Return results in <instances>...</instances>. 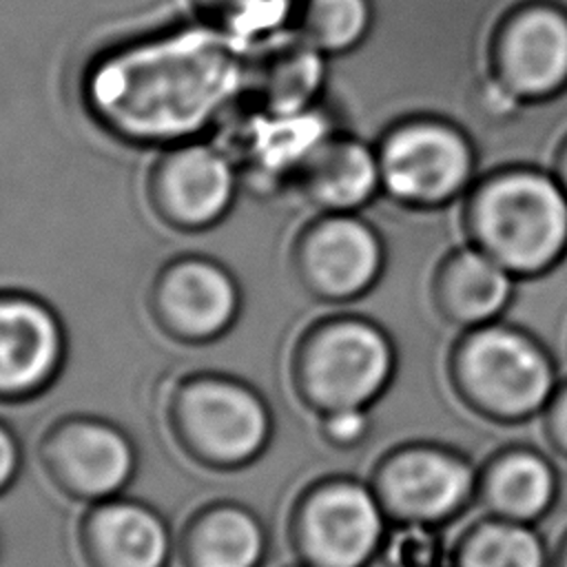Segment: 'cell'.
<instances>
[{
  "label": "cell",
  "mask_w": 567,
  "mask_h": 567,
  "mask_svg": "<svg viewBox=\"0 0 567 567\" xmlns=\"http://www.w3.org/2000/svg\"><path fill=\"white\" fill-rule=\"evenodd\" d=\"M567 0H372L361 47L339 55L354 91L348 133L370 142L416 117L465 135L474 188L509 168L556 175L567 146V86L525 100L496 71V40L518 9Z\"/></svg>",
  "instance_id": "obj_1"
},
{
  "label": "cell",
  "mask_w": 567,
  "mask_h": 567,
  "mask_svg": "<svg viewBox=\"0 0 567 567\" xmlns=\"http://www.w3.org/2000/svg\"><path fill=\"white\" fill-rule=\"evenodd\" d=\"M445 374L472 414L507 427L540 419L560 383L549 343L503 319L454 334Z\"/></svg>",
  "instance_id": "obj_2"
},
{
  "label": "cell",
  "mask_w": 567,
  "mask_h": 567,
  "mask_svg": "<svg viewBox=\"0 0 567 567\" xmlns=\"http://www.w3.org/2000/svg\"><path fill=\"white\" fill-rule=\"evenodd\" d=\"M467 224L474 244L501 266L534 275L567 248V190L545 171H501L470 193Z\"/></svg>",
  "instance_id": "obj_3"
},
{
  "label": "cell",
  "mask_w": 567,
  "mask_h": 567,
  "mask_svg": "<svg viewBox=\"0 0 567 567\" xmlns=\"http://www.w3.org/2000/svg\"><path fill=\"white\" fill-rule=\"evenodd\" d=\"M478 465L461 450L412 441L392 450L377 472V496L401 527L441 529L476 503Z\"/></svg>",
  "instance_id": "obj_4"
},
{
  "label": "cell",
  "mask_w": 567,
  "mask_h": 567,
  "mask_svg": "<svg viewBox=\"0 0 567 567\" xmlns=\"http://www.w3.org/2000/svg\"><path fill=\"white\" fill-rule=\"evenodd\" d=\"M381 190L412 206H436L474 190V153L454 126L416 117L377 144Z\"/></svg>",
  "instance_id": "obj_5"
},
{
  "label": "cell",
  "mask_w": 567,
  "mask_h": 567,
  "mask_svg": "<svg viewBox=\"0 0 567 567\" xmlns=\"http://www.w3.org/2000/svg\"><path fill=\"white\" fill-rule=\"evenodd\" d=\"M290 261L317 297L354 301L377 286L385 266V244L361 213H319L297 230Z\"/></svg>",
  "instance_id": "obj_6"
},
{
  "label": "cell",
  "mask_w": 567,
  "mask_h": 567,
  "mask_svg": "<svg viewBox=\"0 0 567 567\" xmlns=\"http://www.w3.org/2000/svg\"><path fill=\"white\" fill-rule=\"evenodd\" d=\"M394 370L392 337L363 317H341L319 328L308 354L310 383L332 410L365 408L390 385Z\"/></svg>",
  "instance_id": "obj_7"
},
{
  "label": "cell",
  "mask_w": 567,
  "mask_h": 567,
  "mask_svg": "<svg viewBox=\"0 0 567 567\" xmlns=\"http://www.w3.org/2000/svg\"><path fill=\"white\" fill-rule=\"evenodd\" d=\"M235 171L208 144H184L159 153L144 177V197L168 228L197 233L215 226L233 206Z\"/></svg>",
  "instance_id": "obj_8"
},
{
  "label": "cell",
  "mask_w": 567,
  "mask_h": 567,
  "mask_svg": "<svg viewBox=\"0 0 567 567\" xmlns=\"http://www.w3.org/2000/svg\"><path fill=\"white\" fill-rule=\"evenodd\" d=\"M496 71L525 100L567 86V13L527 4L505 22L496 40Z\"/></svg>",
  "instance_id": "obj_9"
},
{
  "label": "cell",
  "mask_w": 567,
  "mask_h": 567,
  "mask_svg": "<svg viewBox=\"0 0 567 567\" xmlns=\"http://www.w3.org/2000/svg\"><path fill=\"white\" fill-rule=\"evenodd\" d=\"M297 186L319 213H361L381 193L377 148L348 133H323L299 162Z\"/></svg>",
  "instance_id": "obj_10"
},
{
  "label": "cell",
  "mask_w": 567,
  "mask_h": 567,
  "mask_svg": "<svg viewBox=\"0 0 567 567\" xmlns=\"http://www.w3.org/2000/svg\"><path fill=\"white\" fill-rule=\"evenodd\" d=\"M385 509L363 485L339 483L323 489L306 514V538L326 567H363L385 534Z\"/></svg>",
  "instance_id": "obj_11"
},
{
  "label": "cell",
  "mask_w": 567,
  "mask_h": 567,
  "mask_svg": "<svg viewBox=\"0 0 567 567\" xmlns=\"http://www.w3.org/2000/svg\"><path fill=\"white\" fill-rule=\"evenodd\" d=\"M560 498L554 461L534 445L512 443L478 465L476 503L485 516L538 525Z\"/></svg>",
  "instance_id": "obj_12"
},
{
  "label": "cell",
  "mask_w": 567,
  "mask_h": 567,
  "mask_svg": "<svg viewBox=\"0 0 567 567\" xmlns=\"http://www.w3.org/2000/svg\"><path fill=\"white\" fill-rule=\"evenodd\" d=\"M153 297L159 312L179 332L193 337L221 332L239 303L230 272L202 255L171 259L155 277Z\"/></svg>",
  "instance_id": "obj_13"
},
{
  "label": "cell",
  "mask_w": 567,
  "mask_h": 567,
  "mask_svg": "<svg viewBox=\"0 0 567 567\" xmlns=\"http://www.w3.org/2000/svg\"><path fill=\"white\" fill-rule=\"evenodd\" d=\"M514 284L516 275L472 241L441 264L434 279V297L450 326L470 330L503 319Z\"/></svg>",
  "instance_id": "obj_14"
},
{
  "label": "cell",
  "mask_w": 567,
  "mask_h": 567,
  "mask_svg": "<svg viewBox=\"0 0 567 567\" xmlns=\"http://www.w3.org/2000/svg\"><path fill=\"white\" fill-rule=\"evenodd\" d=\"M60 354V328L33 297L0 292V388L42 381Z\"/></svg>",
  "instance_id": "obj_15"
},
{
  "label": "cell",
  "mask_w": 567,
  "mask_h": 567,
  "mask_svg": "<svg viewBox=\"0 0 567 567\" xmlns=\"http://www.w3.org/2000/svg\"><path fill=\"white\" fill-rule=\"evenodd\" d=\"M186 414L199 443L221 458L252 454L266 436L268 421L261 403L228 383H204L188 394Z\"/></svg>",
  "instance_id": "obj_16"
},
{
  "label": "cell",
  "mask_w": 567,
  "mask_h": 567,
  "mask_svg": "<svg viewBox=\"0 0 567 567\" xmlns=\"http://www.w3.org/2000/svg\"><path fill=\"white\" fill-rule=\"evenodd\" d=\"M450 567H551V549L536 525L483 514L452 545Z\"/></svg>",
  "instance_id": "obj_17"
},
{
  "label": "cell",
  "mask_w": 567,
  "mask_h": 567,
  "mask_svg": "<svg viewBox=\"0 0 567 567\" xmlns=\"http://www.w3.org/2000/svg\"><path fill=\"white\" fill-rule=\"evenodd\" d=\"M62 458L73 481L91 494L120 487L131 470L128 445L104 425L73 427L62 441Z\"/></svg>",
  "instance_id": "obj_18"
},
{
  "label": "cell",
  "mask_w": 567,
  "mask_h": 567,
  "mask_svg": "<svg viewBox=\"0 0 567 567\" xmlns=\"http://www.w3.org/2000/svg\"><path fill=\"white\" fill-rule=\"evenodd\" d=\"M372 22V0H303L299 11L306 47L332 58L361 47Z\"/></svg>",
  "instance_id": "obj_19"
},
{
  "label": "cell",
  "mask_w": 567,
  "mask_h": 567,
  "mask_svg": "<svg viewBox=\"0 0 567 567\" xmlns=\"http://www.w3.org/2000/svg\"><path fill=\"white\" fill-rule=\"evenodd\" d=\"M97 538L115 567H159L166 532L146 509L113 505L97 518Z\"/></svg>",
  "instance_id": "obj_20"
},
{
  "label": "cell",
  "mask_w": 567,
  "mask_h": 567,
  "mask_svg": "<svg viewBox=\"0 0 567 567\" xmlns=\"http://www.w3.org/2000/svg\"><path fill=\"white\" fill-rule=\"evenodd\" d=\"M261 554L257 523L237 509H221L197 536L199 567H252Z\"/></svg>",
  "instance_id": "obj_21"
},
{
  "label": "cell",
  "mask_w": 567,
  "mask_h": 567,
  "mask_svg": "<svg viewBox=\"0 0 567 567\" xmlns=\"http://www.w3.org/2000/svg\"><path fill=\"white\" fill-rule=\"evenodd\" d=\"M540 423L549 447L558 456L567 458V379H560L558 388L554 390L549 403L540 414Z\"/></svg>",
  "instance_id": "obj_22"
},
{
  "label": "cell",
  "mask_w": 567,
  "mask_h": 567,
  "mask_svg": "<svg viewBox=\"0 0 567 567\" xmlns=\"http://www.w3.org/2000/svg\"><path fill=\"white\" fill-rule=\"evenodd\" d=\"M370 419L363 408H337L328 421V432L339 443H357L368 434Z\"/></svg>",
  "instance_id": "obj_23"
},
{
  "label": "cell",
  "mask_w": 567,
  "mask_h": 567,
  "mask_svg": "<svg viewBox=\"0 0 567 567\" xmlns=\"http://www.w3.org/2000/svg\"><path fill=\"white\" fill-rule=\"evenodd\" d=\"M16 445L11 441V436L0 427V485H4L9 481V476L16 470Z\"/></svg>",
  "instance_id": "obj_24"
},
{
  "label": "cell",
  "mask_w": 567,
  "mask_h": 567,
  "mask_svg": "<svg viewBox=\"0 0 567 567\" xmlns=\"http://www.w3.org/2000/svg\"><path fill=\"white\" fill-rule=\"evenodd\" d=\"M551 567H567V529L551 551Z\"/></svg>",
  "instance_id": "obj_25"
},
{
  "label": "cell",
  "mask_w": 567,
  "mask_h": 567,
  "mask_svg": "<svg viewBox=\"0 0 567 567\" xmlns=\"http://www.w3.org/2000/svg\"><path fill=\"white\" fill-rule=\"evenodd\" d=\"M556 177L560 179V184L565 186V190H567V146H565V151H563V157H560V164H558V173H556Z\"/></svg>",
  "instance_id": "obj_26"
}]
</instances>
